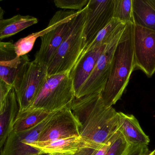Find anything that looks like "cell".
Wrapping results in <instances>:
<instances>
[{"instance_id": "cell-1", "label": "cell", "mask_w": 155, "mask_h": 155, "mask_svg": "<svg viewBox=\"0 0 155 155\" xmlns=\"http://www.w3.org/2000/svg\"><path fill=\"white\" fill-rule=\"evenodd\" d=\"M69 107L80 124L83 139L103 145L119 128V113L105 105L101 93L75 98Z\"/></svg>"}, {"instance_id": "cell-2", "label": "cell", "mask_w": 155, "mask_h": 155, "mask_svg": "<svg viewBox=\"0 0 155 155\" xmlns=\"http://www.w3.org/2000/svg\"><path fill=\"white\" fill-rule=\"evenodd\" d=\"M133 25L132 23L126 25L114 53L107 82L101 93L104 104L109 107L121 99L135 70Z\"/></svg>"}, {"instance_id": "cell-3", "label": "cell", "mask_w": 155, "mask_h": 155, "mask_svg": "<svg viewBox=\"0 0 155 155\" xmlns=\"http://www.w3.org/2000/svg\"><path fill=\"white\" fill-rule=\"evenodd\" d=\"M87 5L73 18L65 39L47 66L48 75L70 72L85 47L84 29Z\"/></svg>"}, {"instance_id": "cell-4", "label": "cell", "mask_w": 155, "mask_h": 155, "mask_svg": "<svg viewBox=\"0 0 155 155\" xmlns=\"http://www.w3.org/2000/svg\"><path fill=\"white\" fill-rule=\"evenodd\" d=\"M69 72L48 75L41 90L28 109L37 108L52 113L70 106L75 94Z\"/></svg>"}, {"instance_id": "cell-5", "label": "cell", "mask_w": 155, "mask_h": 155, "mask_svg": "<svg viewBox=\"0 0 155 155\" xmlns=\"http://www.w3.org/2000/svg\"><path fill=\"white\" fill-rule=\"evenodd\" d=\"M79 12L60 10L54 14L46 28L47 32L41 37V46L35 61L48 66L68 34L72 20Z\"/></svg>"}, {"instance_id": "cell-6", "label": "cell", "mask_w": 155, "mask_h": 155, "mask_svg": "<svg viewBox=\"0 0 155 155\" xmlns=\"http://www.w3.org/2000/svg\"><path fill=\"white\" fill-rule=\"evenodd\" d=\"M126 24H122L106 44L94 70L79 89L75 98L94 93H101L103 91L109 76L115 51Z\"/></svg>"}, {"instance_id": "cell-7", "label": "cell", "mask_w": 155, "mask_h": 155, "mask_svg": "<svg viewBox=\"0 0 155 155\" xmlns=\"http://www.w3.org/2000/svg\"><path fill=\"white\" fill-rule=\"evenodd\" d=\"M48 76L47 66L34 60L30 62L18 87L15 90L19 105V113L31 105Z\"/></svg>"}, {"instance_id": "cell-8", "label": "cell", "mask_w": 155, "mask_h": 155, "mask_svg": "<svg viewBox=\"0 0 155 155\" xmlns=\"http://www.w3.org/2000/svg\"><path fill=\"white\" fill-rule=\"evenodd\" d=\"M135 69L150 78L155 73V31L133 25Z\"/></svg>"}, {"instance_id": "cell-9", "label": "cell", "mask_w": 155, "mask_h": 155, "mask_svg": "<svg viewBox=\"0 0 155 155\" xmlns=\"http://www.w3.org/2000/svg\"><path fill=\"white\" fill-rule=\"evenodd\" d=\"M30 62L27 55L17 56L13 42L0 41V78L15 89L19 86Z\"/></svg>"}, {"instance_id": "cell-10", "label": "cell", "mask_w": 155, "mask_h": 155, "mask_svg": "<svg viewBox=\"0 0 155 155\" xmlns=\"http://www.w3.org/2000/svg\"><path fill=\"white\" fill-rule=\"evenodd\" d=\"M80 124L69 106L54 112L43 129L37 142L80 136Z\"/></svg>"}, {"instance_id": "cell-11", "label": "cell", "mask_w": 155, "mask_h": 155, "mask_svg": "<svg viewBox=\"0 0 155 155\" xmlns=\"http://www.w3.org/2000/svg\"><path fill=\"white\" fill-rule=\"evenodd\" d=\"M114 5V0H89L84 29L85 47L111 22L113 18Z\"/></svg>"}, {"instance_id": "cell-12", "label": "cell", "mask_w": 155, "mask_h": 155, "mask_svg": "<svg viewBox=\"0 0 155 155\" xmlns=\"http://www.w3.org/2000/svg\"><path fill=\"white\" fill-rule=\"evenodd\" d=\"M52 113L32 128L20 132L12 131L0 150V155H38L39 151L30 145L39 139Z\"/></svg>"}, {"instance_id": "cell-13", "label": "cell", "mask_w": 155, "mask_h": 155, "mask_svg": "<svg viewBox=\"0 0 155 155\" xmlns=\"http://www.w3.org/2000/svg\"><path fill=\"white\" fill-rule=\"evenodd\" d=\"M30 146L39 151L40 154L74 155L84 147H100L101 145L85 140L80 136H72L45 142H35Z\"/></svg>"}, {"instance_id": "cell-14", "label": "cell", "mask_w": 155, "mask_h": 155, "mask_svg": "<svg viewBox=\"0 0 155 155\" xmlns=\"http://www.w3.org/2000/svg\"><path fill=\"white\" fill-rule=\"evenodd\" d=\"M106 45L97 46L81 55L69 74L72 80L75 96L91 74Z\"/></svg>"}, {"instance_id": "cell-15", "label": "cell", "mask_w": 155, "mask_h": 155, "mask_svg": "<svg viewBox=\"0 0 155 155\" xmlns=\"http://www.w3.org/2000/svg\"><path fill=\"white\" fill-rule=\"evenodd\" d=\"M119 113V128L130 145L148 146L149 136L143 131L137 118L133 115Z\"/></svg>"}, {"instance_id": "cell-16", "label": "cell", "mask_w": 155, "mask_h": 155, "mask_svg": "<svg viewBox=\"0 0 155 155\" xmlns=\"http://www.w3.org/2000/svg\"><path fill=\"white\" fill-rule=\"evenodd\" d=\"M19 112V103L12 87L7 96L5 110L0 115V150L13 130Z\"/></svg>"}, {"instance_id": "cell-17", "label": "cell", "mask_w": 155, "mask_h": 155, "mask_svg": "<svg viewBox=\"0 0 155 155\" xmlns=\"http://www.w3.org/2000/svg\"><path fill=\"white\" fill-rule=\"evenodd\" d=\"M134 24L155 31V0H133Z\"/></svg>"}, {"instance_id": "cell-18", "label": "cell", "mask_w": 155, "mask_h": 155, "mask_svg": "<svg viewBox=\"0 0 155 155\" xmlns=\"http://www.w3.org/2000/svg\"><path fill=\"white\" fill-rule=\"evenodd\" d=\"M38 20L31 15L18 14L0 21V40L11 37L24 29L36 24Z\"/></svg>"}, {"instance_id": "cell-19", "label": "cell", "mask_w": 155, "mask_h": 155, "mask_svg": "<svg viewBox=\"0 0 155 155\" xmlns=\"http://www.w3.org/2000/svg\"><path fill=\"white\" fill-rule=\"evenodd\" d=\"M52 113H47L37 108H29L18 114L12 131L18 133L32 128L46 119Z\"/></svg>"}, {"instance_id": "cell-20", "label": "cell", "mask_w": 155, "mask_h": 155, "mask_svg": "<svg viewBox=\"0 0 155 155\" xmlns=\"http://www.w3.org/2000/svg\"><path fill=\"white\" fill-rule=\"evenodd\" d=\"M124 23L117 19L113 18L109 24L97 34L93 42L84 48L80 56L95 47L106 44Z\"/></svg>"}, {"instance_id": "cell-21", "label": "cell", "mask_w": 155, "mask_h": 155, "mask_svg": "<svg viewBox=\"0 0 155 155\" xmlns=\"http://www.w3.org/2000/svg\"><path fill=\"white\" fill-rule=\"evenodd\" d=\"M113 18L134 24L133 0H114Z\"/></svg>"}, {"instance_id": "cell-22", "label": "cell", "mask_w": 155, "mask_h": 155, "mask_svg": "<svg viewBox=\"0 0 155 155\" xmlns=\"http://www.w3.org/2000/svg\"><path fill=\"white\" fill-rule=\"evenodd\" d=\"M46 32V30L45 29L40 32L33 33L18 40L14 43L15 48L17 56H21L27 55L32 50L37 38L41 37Z\"/></svg>"}, {"instance_id": "cell-23", "label": "cell", "mask_w": 155, "mask_h": 155, "mask_svg": "<svg viewBox=\"0 0 155 155\" xmlns=\"http://www.w3.org/2000/svg\"><path fill=\"white\" fill-rule=\"evenodd\" d=\"M130 146L118 130L114 135L112 143L104 155H124Z\"/></svg>"}, {"instance_id": "cell-24", "label": "cell", "mask_w": 155, "mask_h": 155, "mask_svg": "<svg viewBox=\"0 0 155 155\" xmlns=\"http://www.w3.org/2000/svg\"><path fill=\"white\" fill-rule=\"evenodd\" d=\"M88 2L89 0H54V3L58 8L78 11L84 9Z\"/></svg>"}, {"instance_id": "cell-25", "label": "cell", "mask_w": 155, "mask_h": 155, "mask_svg": "<svg viewBox=\"0 0 155 155\" xmlns=\"http://www.w3.org/2000/svg\"><path fill=\"white\" fill-rule=\"evenodd\" d=\"M12 87L0 78V115L5 110L7 96Z\"/></svg>"}, {"instance_id": "cell-26", "label": "cell", "mask_w": 155, "mask_h": 155, "mask_svg": "<svg viewBox=\"0 0 155 155\" xmlns=\"http://www.w3.org/2000/svg\"><path fill=\"white\" fill-rule=\"evenodd\" d=\"M150 152L148 146L130 145L124 155H147Z\"/></svg>"}, {"instance_id": "cell-27", "label": "cell", "mask_w": 155, "mask_h": 155, "mask_svg": "<svg viewBox=\"0 0 155 155\" xmlns=\"http://www.w3.org/2000/svg\"><path fill=\"white\" fill-rule=\"evenodd\" d=\"M101 147H84L79 149L77 153L74 155H94L97 151L100 149Z\"/></svg>"}, {"instance_id": "cell-28", "label": "cell", "mask_w": 155, "mask_h": 155, "mask_svg": "<svg viewBox=\"0 0 155 155\" xmlns=\"http://www.w3.org/2000/svg\"><path fill=\"white\" fill-rule=\"evenodd\" d=\"M114 136L107 143L104 144L103 146L100 149L97 151L94 155H104L105 154L107 149H108L109 147L111 145V143H112V141H113V138H114Z\"/></svg>"}, {"instance_id": "cell-29", "label": "cell", "mask_w": 155, "mask_h": 155, "mask_svg": "<svg viewBox=\"0 0 155 155\" xmlns=\"http://www.w3.org/2000/svg\"><path fill=\"white\" fill-rule=\"evenodd\" d=\"M4 14V11L3 10L2 8L0 6V21L3 19Z\"/></svg>"}, {"instance_id": "cell-30", "label": "cell", "mask_w": 155, "mask_h": 155, "mask_svg": "<svg viewBox=\"0 0 155 155\" xmlns=\"http://www.w3.org/2000/svg\"><path fill=\"white\" fill-rule=\"evenodd\" d=\"M152 155H155V149L154 151H152Z\"/></svg>"}, {"instance_id": "cell-31", "label": "cell", "mask_w": 155, "mask_h": 155, "mask_svg": "<svg viewBox=\"0 0 155 155\" xmlns=\"http://www.w3.org/2000/svg\"><path fill=\"white\" fill-rule=\"evenodd\" d=\"M152 152H151V151H150V153H149L147 155H152Z\"/></svg>"}, {"instance_id": "cell-32", "label": "cell", "mask_w": 155, "mask_h": 155, "mask_svg": "<svg viewBox=\"0 0 155 155\" xmlns=\"http://www.w3.org/2000/svg\"><path fill=\"white\" fill-rule=\"evenodd\" d=\"M39 155H46L45 154H39Z\"/></svg>"}, {"instance_id": "cell-33", "label": "cell", "mask_w": 155, "mask_h": 155, "mask_svg": "<svg viewBox=\"0 0 155 155\" xmlns=\"http://www.w3.org/2000/svg\"></svg>"}]
</instances>
